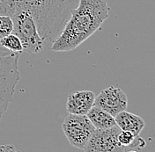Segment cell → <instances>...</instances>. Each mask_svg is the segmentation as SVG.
I'll return each mask as SVG.
<instances>
[{
	"label": "cell",
	"instance_id": "obj_1",
	"mask_svg": "<svg viewBox=\"0 0 155 152\" xmlns=\"http://www.w3.org/2000/svg\"><path fill=\"white\" fill-rule=\"evenodd\" d=\"M108 12L107 0H79L65 27L52 42V50L68 52L77 48L101 27Z\"/></svg>",
	"mask_w": 155,
	"mask_h": 152
},
{
	"label": "cell",
	"instance_id": "obj_12",
	"mask_svg": "<svg viewBox=\"0 0 155 152\" xmlns=\"http://www.w3.org/2000/svg\"><path fill=\"white\" fill-rule=\"evenodd\" d=\"M21 0H0V14L12 16L19 8Z\"/></svg>",
	"mask_w": 155,
	"mask_h": 152
},
{
	"label": "cell",
	"instance_id": "obj_2",
	"mask_svg": "<svg viewBox=\"0 0 155 152\" xmlns=\"http://www.w3.org/2000/svg\"><path fill=\"white\" fill-rule=\"evenodd\" d=\"M78 2L79 0H21L19 9L29 12L43 41L52 43L65 27Z\"/></svg>",
	"mask_w": 155,
	"mask_h": 152
},
{
	"label": "cell",
	"instance_id": "obj_8",
	"mask_svg": "<svg viewBox=\"0 0 155 152\" xmlns=\"http://www.w3.org/2000/svg\"><path fill=\"white\" fill-rule=\"evenodd\" d=\"M95 94L92 91H77L69 94L66 110L69 114L86 115L94 105Z\"/></svg>",
	"mask_w": 155,
	"mask_h": 152
},
{
	"label": "cell",
	"instance_id": "obj_10",
	"mask_svg": "<svg viewBox=\"0 0 155 152\" xmlns=\"http://www.w3.org/2000/svg\"><path fill=\"white\" fill-rule=\"evenodd\" d=\"M86 115L95 129H105L116 125L115 117L96 105H93Z\"/></svg>",
	"mask_w": 155,
	"mask_h": 152
},
{
	"label": "cell",
	"instance_id": "obj_13",
	"mask_svg": "<svg viewBox=\"0 0 155 152\" xmlns=\"http://www.w3.org/2000/svg\"><path fill=\"white\" fill-rule=\"evenodd\" d=\"M13 22L11 16L0 14V39L12 33Z\"/></svg>",
	"mask_w": 155,
	"mask_h": 152
},
{
	"label": "cell",
	"instance_id": "obj_6",
	"mask_svg": "<svg viewBox=\"0 0 155 152\" xmlns=\"http://www.w3.org/2000/svg\"><path fill=\"white\" fill-rule=\"evenodd\" d=\"M121 129L115 125L105 129H95L83 150L86 152H124L128 150L117 139Z\"/></svg>",
	"mask_w": 155,
	"mask_h": 152
},
{
	"label": "cell",
	"instance_id": "obj_11",
	"mask_svg": "<svg viewBox=\"0 0 155 152\" xmlns=\"http://www.w3.org/2000/svg\"><path fill=\"white\" fill-rule=\"evenodd\" d=\"M0 45L5 48L10 50L11 52L19 54V55L24 51L19 38L16 34H14L12 33L3 37L2 39H0Z\"/></svg>",
	"mask_w": 155,
	"mask_h": 152
},
{
	"label": "cell",
	"instance_id": "obj_14",
	"mask_svg": "<svg viewBox=\"0 0 155 152\" xmlns=\"http://www.w3.org/2000/svg\"><path fill=\"white\" fill-rule=\"evenodd\" d=\"M16 150H17L16 148L12 144L0 146V151H16Z\"/></svg>",
	"mask_w": 155,
	"mask_h": 152
},
{
	"label": "cell",
	"instance_id": "obj_5",
	"mask_svg": "<svg viewBox=\"0 0 155 152\" xmlns=\"http://www.w3.org/2000/svg\"><path fill=\"white\" fill-rule=\"evenodd\" d=\"M68 142L73 147L84 150L95 128L87 115L69 114L62 124Z\"/></svg>",
	"mask_w": 155,
	"mask_h": 152
},
{
	"label": "cell",
	"instance_id": "obj_9",
	"mask_svg": "<svg viewBox=\"0 0 155 152\" xmlns=\"http://www.w3.org/2000/svg\"><path fill=\"white\" fill-rule=\"evenodd\" d=\"M116 126L121 130L130 131L135 135H139L141 131L144 129L145 122L143 118L137 114H131L124 110L115 116Z\"/></svg>",
	"mask_w": 155,
	"mask_h": 152
},
{
	"label": "cell",
	"instance_id": "obj_7",
	"mask_svg": "<svg viewBox=\"0 0 155 152\" xmlns=\"http://www.w3.org/2000/svg\"><path fill=\"white\" fill-rule=\"evenodd\" d=\"M94 105L103 109L115 117L120 112L127 109L128 98L122 89L109 86L95 96Z\"/></svg>",
	"mask_w": 155,
	"mask_h": 152
},
{
	"label": "cell",
	"instance_id": "obj_4",
	"mask_svg": "<svg viewBox=\"0 0 155 152\" xmlns=\"http://www.w3.org/2000/svg\"><path fill=\"white\" fill-rule=\"evenodd\" d=\"M12 34L20 40L23 49L29 54H37L43 49V40L40 36L35 22L27 11L17 10L12 16Z\"/></svg>",
	"mask_w": 155,
	"mask_h": 152
},
{
	"label": "cell",
	"instance_id": "obj_3",
	"mask_svg": "<svg viewBox=\"0 0 155 152\" xmlns=\"http://www.w3.org/2000/svg\"><path fill=\"white\" fill-rule=\"evenodd\" d=\"M19 56L0 45V120L13 99L19 80Z\"/></svg>",
	"mask_w": 155,
	"mask_h": 152
}]
</instances>
